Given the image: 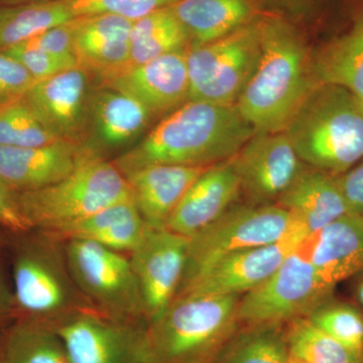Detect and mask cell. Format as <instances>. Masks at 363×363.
I'll list each match as a JSON object with an SVG mask.
<instances>
[{
  "instance_id": "6da1fadb",
  "label": "cell",
  "mask_w": 363,
  "mask_h": 363,
  "mask_svg": "<svg viewBox=\"0 0 363 363\" xmlns=\"http://www.w3.org/2000/svg\"><path fill=\"white\" fill-rule=\"evenodd\" d=\"M255 133L236 104L187 101L111 162L123 176L152 164L213 166L235 156Z\"/></svg>"
},
{
  "instance_id": "7a4b0ae2",
  "label": "cell",
  "mask_w": 363,
  "mask_h": 363,
  "mask_svg": "<svg viewBox=\"0 0 363 363\" xmlns=\"http://www.w3.org/2000/svg\"><path fill=\"white\" fill-rule=\"evenodd\" d=\"M311 55L297 28L279 16L260 18L259 62L236 106L255 133L285 131L315 87Z\"/></svg>"
},
{
  "instance_id": "3957f363",
  "label": "cell",
  "mask_w": 363,
  "mask_h": 363,
  "mask_svg": "<svg viewBox=\"0 0 363 363\" xmlns=\"http://www.w3.org/2000/svg\"><path fill=\"white\" fill-rule=\"evenodd\" d=\"M285 133L304 164L341 175L363 159V105L344 88L316 85Z\"/></svg>"
},
{
  "instance_id": "277c9868",
  "label": "cell",
  "mask_w": 363,
  "mask_h": 363,
  "mask_svg": "<svg viewBox=\"0 0 363 363\" xmlns=\"http://www.w3.org/2000/svg\"><path fill=\"white\" fill-rule=\"evenodd\" d=\"M240 295L175 298L159 319L147 324V363H214L238 329Z\"/></svg>"
},
{
  "instance_id": "5b68a950",
  "label": "cell",
  "mask_w": 363,
  "mask_h": 363,
  "mask_svg": "<svg viewBox=\"0 0 363 363\" xmlns=\"http://www.w3.org/2000/svg\"><path fill=\"white\" fill-rule=\"evenodd\" d=\"M11 255L16 319L54 326L93 309L69 269L64 241L37 229L16 233Z\"/></svg>"
},
{
  "instance_id": "8992f818",
  "label": "cell",
  "mask_w": 363,
  "mask_h": 363,
  "mask_svg": "<svg viewBox=\"0 0 363 363\" xmlns=\"http://www.w3.org/2000/svg\"><path fill=\"white\" fill-rule=\"evenodd\" d=\"M81 149L77 166L63 180L39 190L16 192L30 228L51 230L133 198L130 184L113 162Z\"/></svg>"
},
{
  "instance_id": "52a82bcc",
  "label": "cell",
  "mask_w": 363,
  "mask_h": 363,
  "mask_svg": "<svg viewBox=\"0 0 363 363\" xmlns=\"http://www.w3.org/2000/svg\"><path fill=\"white\" fill-rule=\"evenodd\" d=\"M301 233L310 240L296 217L278 204H234L213 223L190 238L180 288L223 255L272 245Z\"/></svg>"
},
{
  "instance_id": "ba28073f",
  "label": "cell",
  "mask_w": 363,
  "mask_h": 363,
  "mask_svg": "<svg viewBox=\"0 0 363 363\" xmlns=\"http://www.w3.org/2000/svg\"><path fill=\"white\" fill-rule=\"evenodd\" d=\"M64 243L74 281L93 309L118 321L147 323L130 255L90 241Z\"/></svg>"
},
{
  "instance_id": "9c48e42d",
  "label": "cell",
  "mask_w": 363,
  "mask_h": 363,
  "mask_svg": "<svg viewBox=\"0 0 363 363\" xmlns=\"http://www.w3.org/2000/svg\"><path fill=\"white\" fill-rule=\"evenodd\" d=\"M260 18L187 51L188 101L236 104L259 62Z\"/></svg>"
},
{
  "instance_id": "30bf717a",
  "label": "cell",
  "mask_w": 363,
  "mask_h": 363,
  "mask_svg": "<svg viewBox=\"0 0 363 363\" xmlns=\"http://www.w3.org/2000/svg\"><path fill=\"white\" fill-rule=\"evenodd\" d=\"M303 248L289 255L264 283L240 298V323L279 325L308 317L326 303L334 285L303 255Z\"/></svg>"
},
{
  "instance_id": "8fae6325",
  "label": "cell",
  "mask_w": 363,
  "mask_h": 363,
  "mask_svg": "<svg viewBox=\"0 0 363 363\" xmlns=\"http://www.w3.org/2000/svg\"><path fill=\"white\" fill-rule=\"evenodd\" d=\"M145 326L87 309L51 327L70 363H147Z\"/></svg>"
},
{
  "instance_id": "7c38bea8",
  "label": "cell",
  "mask_w": 363,
  "mask_h": 363,
  "mask_svg": "<svg viewBox=\"0 0 363 363\" xmlns=\"http://www.w3.org/2000/svg\"><path fill=\"white\" fill-rule=\"evenodd\" d=\"M305 234L262 247L245 248L214 260L179 289L185 295H245L264 283L284 260L305 247ZM175 300V298H174Z\"/></svg>"
},
{
  "instance_id": "4fadbf2b",
  "label": "cell",
  "mask_w": 363,
  "mask_h": 363,
  "mask_svg": "<svg viewBox=\"0 0 363 363\" xmlns=\"http://www.w3.org/2000/svg\"><path fill=\"white\" fill-rule=\"evenodd\" d=\"M189 240L164 227L147 226L142 240L128 255L142 293L147 324L159 319L176 298L187 262Z\"/></svg>"
},
{
  "instance_id": "5bb4252c",
  "label": "cell",
  "mask_w": 363,
  "mask_h": 363,
  "mask_svg": "<svg viewBox=\"0 0 363 363\" xmlns=\"http://www.w3.org/2000/svg\"><path fill=\"white\" fill-rule=\"evenodd\" d=\"M230 162L250 204H276L306 169L285 131L255 133Z\"/></svg>"
},
{
  "instance_id": "9a60e30c",
  "label": "cell",
  "mask_w": 363,
  "mask_h": 363,
  "mask_svg": "<svg viewBox=\"0 0 363 363\" xmlns=\"http://www.w3.org/2000/svg\"><path fill=\"white\" fill-rule=\"evenodd\" d=\"M96 82L84 69H70L35 81L25 98L42 123L57 138L83 145L90 99Z\"/></svg>"
},
{
  "instance_id": "2e32d148",
  "label": "cell",
  "mask_w": 363,
  "mask_h": 363,
  "mask_svg": "<svg viewBox=\"0 0 363 363\" xmlns=\"http://www.w3.org/2000/svg\"><path fill=\"white\" fill-rule=\"evenodd\" d=\"M154 118L138 100L111 88L95 85L91 94L87 133L81 147L102 159L112 156L116 159L140 142Z\"/></svg>"
},
{
  "instance_id": "e0dca14e",
  "label": "cell",
  "mask_w": 363,
  "mask_h": 363,
  "mask_svg": "<svg viewBox=\"0 0 363 363\" xmlns=\"http://www.w3.org/2000/svg\"><path fill=\"white\" fill-rule=\"evenodd\" d=\"M187 51L169 52L138 66H128L98 81L145 105L155 117L175 111L189 99Z\"/></svg>"
},
{
  "instance_id": "ac0fdd59",
  "label": "cell",
  "mask_w": 363,
  "mask_h": 363,
  "mask_svg": "<svg viewBox=\"0 0 363 363\" xmlns=\"http://www.w3.org/2000/svg\"><path fill=\"white\" fill-rule=\"evenodd\" d=\"M133 21L108 13L71 21L74 56L78 67L90 73L95 82L128 66Z\"/></svg>"
},
{
  "instance_id": "d6986e66",
  "label": "cell",
  "mask_w": 363,
  "mask_h": 363,
  "mask_svg": "<svg viewBox=\"0 0 363 363\" xmlns=\"http://www.w3.org/2000/svg\"><path fill=\"white\" fill-rule=\"evenodd\" d=\"M241 194L230 160L209 167L188 189L164 228L192 238L225 213Z\"/></svg>"
},
{
  "instance_id": "ffe728a7",
  "label": "cell",
  "mask_w": 363,
  "mask_h": 363,
  "mask_svg": "<svg viewBox=\"0 0 363 363\" xmlns=\"http://www.w3.org/2000/svg\"><path fill=\"white\" fill-rule=\"evenodd\" d=\"M81 150L66 140L42 147L0 145V182L16 193L54 185L74 171Z\"/></svg>"
},
{
  "instance_id": "44dd1931",
  "label": "cell",
  "mask_w": 363,
  "mask_h": 363,
  "mask_svg": "<svg viewBox=\"0 0 363 363\" xmlns=\"http://www.w3.org/2000/svg\"><path fill=\"white\" fill-rule=\"evenodd\" d=\"M209 167L152 164L125 174L147 225L164 228L188 189Z\"/></svg>"
},
{
  "instance_id": "7402d4cb",
  "label": "cell",
  "mask_w": 363,
  "mask_h": 363,
  "mask_svg": "<svg viewBox=\"0 0 363 363\" xmlns=\"http://www.w3.org/2000/svg\"><path fill=\"white\" fill-rule=\"evenodd\" d=\"M276 204L296 217L310 240L350 212L339 187L337 176L313 168L305 169Z\"/></svg>"
},
{
  "instance_id": "603a6c76",
  "label": "cell",
  "mask_w": 363,
  "mask_h": 363,
  "mask_svg": "<svg viewBox=\"0 0 363 363\" xmlns=\"http://www.w3.org/2000/svg\"><path fill=\"white\" fill-rule=\"evenodd\" d=\"M147 227L131 198L44 233L62 241H90L130 255L142 240Z\"/></svg>"
},
{
  "instance_id": "cb8c5ba5",
  "label": "cell",
  "mask_w": 363,
  "mask_h": 363,
  "mask_svg": "<svg viewBox=\"0 0 363 363\" xmlns=\"http://www.w3.org/2000/svg\"><path fill=\"white\" fill-rule=\"evenodd\" d=\"M309 241L310 260L332 285L363 271V212L343 215Z\"/></svg>"
},
{
  "instance_id": "d4e9b609",
  "label": "cell",
  "mask_w": 363,
  "mask_h": 363,
  "mask_svg": "<svg viewBox=\"0 0 363 363\" xmlns=\"http://www.w3.org/2000/svg\"><path fill=\"white\" fill-rule=\"evenodd\" d=\"M255 0H179L171 7L187 30L191 45H198L255 21Z\"/></svg>"
},
{
  "instance_id": "484cf974",
  "label": "cell",
  "mask_w": 363,
  "mask_h": 363,
  "mask_svg": "<svg viewBox=\"0 0 363 363\" xmlns=\"http://www.w3.org/2000/svg\"><path fill=\"white\" fill-rule=\"evenodd\" d=\"M311 72L315 84L344 88L363 105V16L311 56Z\"/></svg>"
},
{
  "instance_id": "4316f807",
  "label": "cell",
  "mask_w": 363,
  "mask_h": 363,
  "mask_svg": "<svg viewBox=\"0 0 363 363\" xmlns=\"http://www.w3.org/2000/svg\"><path fill=\"white\" fill-rule=\"evenodd\" d=\"M190 35L171 6L133 21L128 66H138L169 52L185 51ZM128 67V66H126Z\"/></svg>"
},
{
  "instance_id": "83f0119b",
  "label": "cell",
  "mask_w": 363,
  "mask_h": 363,
  "mask_svg": "<svg viewBox=\"0 0 363 363\" xmlns=\"http://www.w3.org/2000/svg\"><path fill=\"white\" fill-rule=\"evenodd\" d=\"M75 18L65 0H43L0 6V51Z\"/></svg>"
},
{
  "instance_id": "f1b7e54d",
  "label": "cell",
  "mask_w": 363,
  "mask_h": 363,
  "mask_svg": "<svg viewBox=\"0 0 363 363\" xmlns=\"http://www.w3.org/2000/svg\"><path fill=\"white\" fill-rule=\"evenodd\" d=\"M0 363H70L50 325L16 319L0 339Z\"/></svg>"
},
{
  "instance_id": "f546056e",
  "label": "cell",
  "mask_w": 363,
  "mask_h": 363,
  "mask_svg": "<svg viewBox=\"0 0 363 363\" xmlns=\"http://www.w3.org/2000/svg\"><path fill=\"white\" fill-rule=\"evenodd\" d=\"M286 334L279 325H255L235 332L214 363H290Z\"/></svg>"
},
{
  "instance_id": "4dcf8cb0",
  "label": "cell",
  "mask_w": 363,
  "mask_h": 363,
  "mask_svg": "<svg viewBox=\"0 0 363 363\" xmlns=\"http://www.w3.org/2000/svg\"><path fill=\"white\" fill-rule=\"evenodd\" d=\"M286 340L291 359L302 363H355L363 353L338 342L309 317L292 320Z\"/></svg>"
},
{
  "instance_id": "1f68e13d",
  "label": "cell",
  "mask_w": 363,
  "mask_h": 363,
  "mask_svg": "<svg viewBox=\"0 0 363 363\" xmlns=\"http://www.w3.org/2000/svg\"><path fill=\"white\" fill-rule=\"evenodd\" d=\"M59 138L40 121L25 96L0 104V145L42 147Z\"/></svg>"
},
{
  "instance_id": "d6a6232c",
  "label": "cell",
  "mask_w": 363,
  "mask_h": 363,
  "mask_svg": "<svg viewBox=\"0 0 363 363\" xmlns=\"http://www.w3.org/2000/svg\"><path fill=\"white\" fill-rule=\"evenodd\" d=\"M308 317L346 347L363 351V316L355 308L325 303Z\"/></svg>"
},
{
  "instance_id": "836d02e7",
  "label": "cell",
  "mask_w": 363,
  "mask_h": 363,
  "mask_svg": "<svg viewBox=\"0 0 363 363\" xmlns=\"http://www.w3.org/2000/svg\"><path fill=\"white\" fill-rule=\"evenodd\" d=\"M75 18L94 14H116L136 21L179 0H65Z\"/></svg>"
},
{
  "instance_id": "e575fe53",
  "label": "cell",
  "mask_w": 363,
  "mask_h": 363,
  "mask_svg": "<svg viewBox=\"0 0 363 363\" xmlns=\"http://www.w3.org/2000/svg\"><path fill=\"white\" fill-rule=\"evenodd\" d=\"M4 52L20 62L35 81L50 78L61 72L78 67L75 57L56 56L23 44Z\"/></svg>"
},
{
  "instance_id": "d590c367",
  "label": "cell",
  "mask_w": 363,
  "mask_h": 363,
  "mask_svg": "<svg viewBox=\"0 0 363 363\" xmlns=\"http://www.w3.org/2000/svg\"><path fill=\"white\" fill-rule=\"evenodd\" d=\"M35 83L20 62L0 51V104L25 96Z\"/></svg>"
},
{
  "instance_id": "8d00e7d4",
  "label": "cell",
  "mask_w": 363,
  "mask_h": 363,
  "mask_svg": "<svg viewBox=\"0 0 363 363\" xmlns=\"http://www.w3.org/2000/svg\"><path fill=\"white\" fill-rule=\"evenodd\" d=\"M71 21L50 28L23 44L56 56L75 57L73 52Z\"/></svg>"
},
{
  "instance_id": "74e56055",
  "label": "cell",
  "mask_w": 363,
  "mask_h": 363,
  "mask_svg": "<svg viewBox=\"0 0 363 363\" xmlns=\"http://www.w3.org/2000/svg\"><path fill=\"white\" fill-rule=\"evenodd\" d=\"M0 228L13 234L32 230L16 202V192L0 182Z\"/></svg>"
},
{
  "instance_id": "f35d334b",
  "label": "cell",
  "mask_w": 363,
  "mask_h": 363,
  "mask_svg": "<svg viewBox=\"0 0 363 363\" xmlns=\"http://www.w3.org/2000/svg\"><path fill=\"white\" fill-rule=\"evenodd\" d=\"M337 181L350 212H363V159L338 175Z\"/></svg>"
},
{
  "instance_id": "ab89813d",
  "label": "cell",
  "mask_w": 363,
  "mask_h": 363,
  "mask_svg": "<svg viewBox=\"0 0 363 363\" xmlns=\"http://www.w3.org/2000/svg\"><path fill=\"white\" fill-rule=\"evenodd\" d=\"M16 319V308L13 288L7 284L0 266V328L11 320Z\"/></svg>"
},
{
  "instance_id": "60d3db41",
  "label": "cell",
  "mask_w": 363,
  "mask_h": 363,
  "mask_svg": "<svg viewBox=\"0 0 363 363\" xmlns=\"http://www.w3.org/2000/svg\"><path fill=\"white\" fill-rule=\"evenodd\" d=\"M277 11H288L290 13H307L320 0H255Z\"/></svg>"
},
{
  "instance_id": "b9f144b4",
  "label": "cell",
  "mask_w": 363,
  "mask_h": 363,
  "mask_svg": "<svg viewBox=\"0 0 363 363\" xmlns=\"http://www.w3.org/2000/svg\"><path fill=\"white\" fill-rule=\"evenodd\" d=\"M43 1V0H0L4 6H16V4H30V2Z\"/></svg>"
},
{
  "instance_id": "7bdbcfd3",
  "label": "cell",
  "mask_w": 363,
  "mask_h": 363,
  "mask_svg": "<svg viewBox=\"0 0 363 363\" xmlns=\"http://www.w3.org/2000/svg\"><path fill=\"white\" fill-rule=\"evenodd\" d=\"M358 298H359L360 303L363 305V281L360 284L359 288H358Z\"/></svg>"
},
{
  "instance_id": "ee69618b",
  "label": "cell",
  "mask_w": 363,
  "mask_h": 363,
  "mask_svg": "<svg viewBox=\"0 0 363 363\" xmlns=\"http://www.w3.org/2000/svg\"><path fill=\"white\" fill-rule=\"evenodd\" d=\"M355 363H363V353L362 357H360L359 359H358L357 362Z\"/></svg>"
},
{
  "instance_id": "f6af8a7d",
  "label": "cell",
  "mask_w": 363,
  "mask_h": 363,
  "mask_svg": "<svg viewBox=\"0 0 363 363\" xmlns=\"http://www.w3.org/2000/svg\"><path fill=\"white\" fill-rule=\"evenodd\" d=\"M290 363H302V362H296V360L291 359Z\"/></svg>"
}]
</instances>
